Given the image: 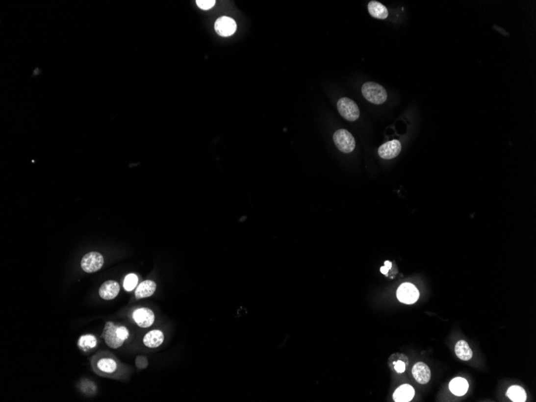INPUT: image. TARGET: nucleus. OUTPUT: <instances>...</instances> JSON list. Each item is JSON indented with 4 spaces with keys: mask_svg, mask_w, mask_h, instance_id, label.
Instances as JSON below:
<instances>
[{
    "mask_svg": "<svg viewBox=\"0 0 536 402\" xmlns=\"http://www.w3.org/2000/svg\"><path fill=\"white\" fill-rule=\"evenodd\" d=\"M391 268H392V263L389 262V261H385L384 266H383V267L381 268V272H382V274L386 276V275H388V270L391 269Z\"/></svg>",
    "mask_w": 536,
    "mask_h": 402,
    "instance_id": "nucleus-24",
    "label": "nucleus"
},
{
    "mask_svg": "<svg viewBox=\"0 0 536 402\" xmlns=\"http://www.w3.org/2000/svg\"><path fill=\"white\" fill-rule=\"evenodd\" d=\"M397 297L402 303L413 304L419 299V292L412 283H402L397 289Z\"/></svg>",
    "mask_w": 536,
    "mask_h": 402,
    "instance_id": "nucleus-5",
    "label": "nucleus"
},
{
    "mask_svg": "<svg viewBox=\"0 0 536 402\" xmlns=\"http://www.w3.org/2000/svg\"><path fill=\"white\" fill-rule=\"evenodd\" d=\"M119 292V283L114 280H108L100 287L99 295L105 301H110L116 298Z\"/></svg>",
    "mask_w": 536,
    "mask_h": 402,
    "instance_id": "nucleus-11",
    "label": "nucleus"
},
{
    "mask_svg": "<svg viewBox=\"0 0 536 402\" xmlns=\"http://www.w3.org/2000/svg\"><path fill=\"white\" fill-rule=\"evenodd\" d=\"M214 29L219 36L224 37L232 36L236 31V22L228 16H223L216 20Z\"/></svg>",
    "mask_w": 536,
    "mask_h": 402,
    "instance_id": "nucleus-7",
    "label": "nucleus"
},
{
    "mask_svg": "<svg viewBox=\"0 0 536 402\" xmlns=\"http://www.w3.org/2000/svg\"><path fill=\"white\" fill-rule=\"evenodd\" d=\"M138 282V278L135 274H129L126 277L124 280V288L127 292H131L134 289Z\"/></svg>",
    "mask_w": 536,
    "mask_h": 402,
    "instance_id": "nucleus-21",
    "label": "nucleus"
},
{
    "mask_svg": "<svg viewBox=\"0 0 536 402\" xmlns=\"http://www.w3.org/2000/svg\"><path fill=\"white\" fill-rule=\"evenodd\" d=\"M507 396L512 402H524L527 400V394L522 387L514 385L508 389Z\"/></svg>",
    "mask_w": 536,
    "mask_h": 402,
    "instance_id": "nucleus-18",
    "label": "nucleus"
},
{
    "mask_svg": "<svg viewBox=\"0 0 536 402\" xmlns=\"http://www.w3.org/2000/svg\"><path fill=\"white\" fill-rule=\"evenodd\" d=\"M402 151V144L397 140H393L390 142L383 144L379 150L378 154L384 159H392L399 155Z\"/></svg>",
    "mask_w": 536,
    "mask_h": 402,
    "instance_id": "nucleus-8",
    "label": "nucleus"
},
{
    "mask_svg": "<svg viewBox=\"0 0 536 402\" xmlns=\"http://www.w3.org/2000/svg\"><path fill=\"white\" fill-rule=\"evenodd\" d=\"M135 322L141 327H149L154 322V313L152 310L142 307L137 309L132 314Z\"/></svg>",
    "mask_w": 536,
    "mask_h": 402,
    "instance_id": "nucleus-9",
    "label": "nucleus"
},
{
    "mask_svg": "<svg viewBox=\"0 0 536 402\" xmlns=\"http://www.w3.org/2000/svg\"><path fill=\"white\" fill-rule=\"evenodd\" d=\"M361 91L364 98L373 104H383L388 98V94L384 87L374 82H367L364 84Z\"/></svg>",
    "mask_w": 536,
    "mask_h": 402,
    "instance_id": "nucleus-2",
    "label": "nucleus"
},
{
    "mask_svg": "<svg viewBox=\"0 0 536 402\" xmlns=\"http://www.w3.org/2000/svg\"><path fill=\"white\" fill-rule=\"evenodd\" d=\"M104 264V258L98 252H89L81 260V268L87 273H93L99 271Z\"/></svg>",
    "mask_w": 536,
    "mask_h": 402,
    "instance_id": "nucleus-6",
    "label": "nucleus"
},
{
    "mask_svg": "<svg viewBox=\"0 0 536 402\" xmlns=\"http://www.w3.org/2000/svg\"><path fill=\"white\" fill-rule=\"evenodd\" d=\"M337 108L340 115L349 122H355L360 117L357 104L349 98H344L337 102Z\"/></svg>",
    "mask_w": 536,
    "mask_h": 402,
    "instance_id": "nucleus-4",
    "label": "nucleus"
},
{
    "mask_svg": "<svg viewBox=\"0 0 536 402\" xmlns=\"http://www.w3.org/2000/svg\"><path fill=\"white\" fill-rule=\"evenodd\" d=\"M455 350L456 356L460 360L467 361L472 358V349H470V345L465 340H459L455 345Z\"/></svg>",
    "mask_w": 536,
    "mask_h": 402,
    "instance_id": "nucleus-17",
    "label": "nucleus"
},
{
    "mask_svg": "<svg viewBox=\"0 0 536 402\" xmlns=\"http://www.w3.org/2000/svg\"><path fill=\"white\" fill-rule=\"evenodd\" d=\"M412 374L416 381L419 384H426L431 380V369L425 363H416L412 369Z\"/></svg>",
    "mask_w": 536,
    "mask_h": 402,
    "instance_id": "nucleus-10",
    "label": "nucleus"
},
{
    "mask_svg": "<svg viewBox=\"0 0 536 402\" xmlns=\"http://www.w3.org/2000/svg\"><path fill=\"white\" fill-rule=\"evenodd\" d=\"M102 337L112 349H118L128 337V330L125 326H118L112 322L106 323Z\"/></svg>",
    "mask_w": 536,
    "mask_h": 402,
    "instance_id": "nucleus-1",
    "label": "nucleus"
},
{
    "mask_svg": "<svg viewBox=\"0 0 536 402\" xmlns=\"http://www.w3.org/2000/svg\"><path fill=\"white\" fill-rule=\"evenodd\" d=\"M334 142L339 151L345 153L353 152L356 147V142L353 135L345 129L335 131L333 135Z\"/></svg>",
    "mask_w": 536,
    "mask_h": 402,
    "instance_id": "nucleus-3",
    "label": "nucleus"
},
{
    "mask_svg": "<svg viewBox=\"0 0 536 402\" xmlns=\"http://www.w3.org/2000/svg\"><path fill=\"white\" fill-rule=\"evenodd\" d=\"M156 291V283L152 280H146L142 282L137 287L135 296L137 299L147 298L153 296Z\"/></svg>",
    "mask_w": 536,
    "mask_h": 402,
    "instance_id": "nucleus-14",
    "label": "nucleus"
},
{
    "mask_svg": "<svg viewBox=\"0 0 536 402\" xmlns=\"http://www.w3.org/2000/svg\"><path fill=\"white\" fill-rule=\"evenodd\" d=\"M97 367L102 371L111 374V373L116 371L117 363L114 360L110 359V358H103L102 360H99V362L97 363Z\"/></svg>",
    "mask_w": 536,
    "mask_h": 402,
    "instance_id": "nucleus-20",
    "label": "nucleus"
},
{
    "mask_svg": "<svg viewBox=\"0 0 536 402\" xmlns=\"http://www.w3.org/2000/svg\"><path fill=\"white\" fill-rule=\"evenodd\" d=\"M196 2L201 9L209 10L214 7L216 2L214 0H198Z\"/></svg>",
    "mask_w": 536,
    "mask_h": 402,
    "instance_id": "nucleus-22",
    "label": "nucleus"
},
{
    "mask_svg": "<svg viewBox=\"0 0 536 402\" xmlns=\"http://www.w3.org/2000/svg\"><path fill=\"white\" fill-rule=\"evenodd\" d=\"M415 395L414 389L409 384H403L396 389L393 393V400L397 402H408L413 399Z\"/></svg>",
    "mask_w": 536,
    "mask_h": 402,
    "instance_id": "nucleus-12",
    "label": "nucleus"
},
{
    "mask_svg": "<svg viewBox=\"0 0 536 402\" xmlns=\"http://www.w3.org/2000/svg\"><path fill=\"white\" fill-rule=\"evenodd\" d=\"M449 388L453 394L461 397L467 393L469 384L466 379L462 377H456L450 381Z\"/></svg>",
    "mask_w": 536,
    "mask_h": 402,
    "instance_id": "nucleus-15",
    "label": "nucleus"
},
{
    "mask_svg": "<svg viewBox=\"0 0 536 402\" xmlns=\"http://www.w3.org/2000/svg\"><path fill=\"white\" fill-rule=\"evenodd\" d=\"M97 338L95 336H92V335H85V336H80V338L79 339V341H78L79 347L84 351H88V350L95 348L97 346Z\"/></svg>",
    "mask_w": 536,
    "mask_h": 402,
    "instance_id": "nucleus-19",
    "label": "nucleus"
},
{
    "mask_svg": "<svg viewBox=\"0 0 536 402\" xmlns=\"http://www.w3.org/2000/svg\"><path fill=\"white\" fill-rule=\"evenodd\" d=\"M368 8H369V14L374 18L384 20V19L388 17V9L384 7V5L381 3V2H378V1H371V2H369Z\"/></svg>",
    "mask_w": 536,
    "mask_h": 402,
    "instance_id": "nucleus-16",
    "label": "nucleus"
},
{
    "mask_svg": "<svg viewBox=\"0 0 536 402\" xmlns=\"http://www.w3.org/2000/svg\"><path fill=\"white\" fill-rule=\"evenodd\" d=\"M406 364L402 360H397L394 362V369L398 374H402L406 371Z\"/></svg>",
    "mask_w": 536,
    "mask_h": 402,
    "instance_id": "nucleus-23",
    "label": "nucleus"
},
{
    "mask_svg": "<svg viewBox=\"0 0 536 402\" xmlns=\"http://www.w3.org/2000/svg\"><path fill=\"white\" fill-rule=\"evenodd\" d=\"M164 334L160 330H153L144 337V345L150 349L157 348L163 343Z\"/></svg>",
    "mask_w": 536,
    "mask_h": 402,
    "instance_id": "nucleus-13",
    "label": "nucleus"
}]
</instances>
